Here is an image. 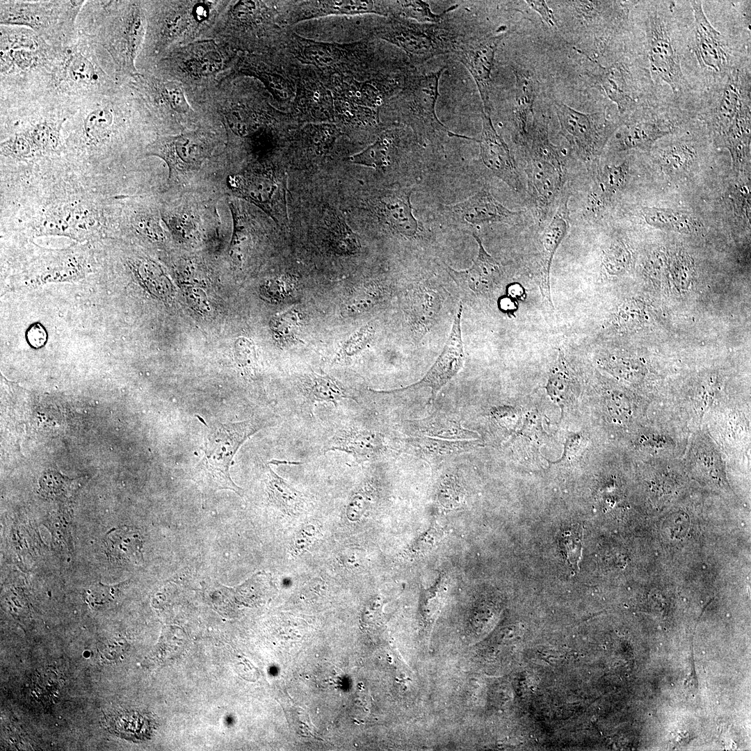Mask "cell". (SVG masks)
Masks as SVG:
<instances>
[{"mask_svg":"<svg viewBox=\"0 0 751 751\" xmlns=\"http://www.w3.org/2000/svg\"><path fill=\"white\" fill-rule=\"evenodd\" d=\"M655 88L682 104L698 108L682 69L693 10L689 1H638L631 11Z\"/></svg>","mask_w":751,"mask_h":751,"instance_id":"1","label":"cell"},{"mask_svg":"<svg viewBox=\"0 0 751 751\" xmlns=\"http://www.w3.org/2000/svg\"><path fill=\"white\" fill-rule=\"evenodd\" d=\"M689 2L693 17L682 69L694 91L701 95L751 62V31L712 18L722 31L704 13L702 1Z\"/></svg>","mask_w":751,"mask_h":751,"instance_id":"2","label":"cell"},{"mask_svg":"<svg viewBox=\"0 0 751 751\" xmlns=\"http://www.w3.org/2000/svg\"><path fill=\"white\" fill-rule=\"evenodd\" d=\"M225 0L144 1L146 31L138 58L147 71L172 50L206 39Z\"/></svg>","mask_w":751,"mask_h":751,"instance_id":"3","label":"cell"},{"mask_svg":"<svg viewBox=\"0 0 751 751\" xmlns=\"http://www.w3.org/2000/svg\"><path fill=\"white\" fill-rule=\"evenodd\" d=\"M238 52L214 39L177 48L144 71L183 84L186 95L216 85L234 64Z\"/></svg>","mask_w":751,"mask_h":751,"instance_id":"4","label":"cell"},{"mask_svg":"<svg viewBox=\"0 0 751 751\" xmlns=\"http://www.w3.org/2000/svg\"><path fill=\"white\" fill-rule=\"evenodd\" d=\"M263 427L260 421L218 424L204 436V455L191 471V478L205 490H230L241 495L242 490L232 480L229 467L239 447Z\"/></svg>","mask_w":751,"mask_h":751,"instance_id":"5","label":"cell"},{"mask_svg":"<svg viewBox=\"0 0 751 751\" xmlns=\"http://www.w3.org/2000/svg\"><path fill=\"white\" fill-rule=\"evenodd\" d=\"M126 82L162 131H185L197 122L202 123L181 83L149 72H138Z\"/></svg>","mask_w":751,"mask_h":751,"instance_id":"6","label":"cell"},{"mask_svg":"<svg viewBox=\"0 0 751 751\" xmlns=\"http://www.w3.org/2000/svg\"><path fill=\"white\" fill-rule=\"evenodd\" d=\"M696 118L697 113L693 108L673 97H662L624 117L625 121L616 134L615 149L622 151L647 148L656 140L672 134Z\"/></svg>","mask_w":751,"mask_h":751,"instance_id":"7","label":"cell"},{"mask_svg":"<svg viewBox=\"0 0 751 751\" xmlns=\"http://www.w3.org/2000/svg\"><path fill=\"white\" fill-rule=\"evenodd\" d=\"M112 13L99 39L113 59L118 79L127 81L138 72L136 60L146 31L144 1H115Z\"/></svg>","mask_w":751,"mask_h":751,"instance_id":"8","label":"cell"},{"mask_svg":"<svg viewBox=\"0 0 751 751\" xmlns=\"http://www.w3.org/2000/svg\"><path fill=\"white\" fill-rule=\"evenodd\" d=\"M751 104V62L700 95L697 118L711 128L720 143L742 108Z\"/></svg>","mask_w":751,"mask_h":751,"instance_id":"9","label":"cell"},{"mask_svg":"<svg viewBox=\"0 0 751 751\" xmlns=\"http://www.w3.org/2000/svg\"><path fill=\"white\" fill-rule=\"evenodd\" d=\"M219 140L209 128H198L175 135H158L145 147L142 156H157L169 169V179L198 170L210 158Z\"/></svg>","mask_w":751,"mask_h":751,"instance_id":"10","label":"cell"},{"mask_svg":"<svg viewBox=\"0 0 751 751\" xmlns=\"http://www.w3.org/2000/svg\"><path fill=\"white\" fill-rule=\"evenodd\" d=\"M227 186L236 197L262 209L280 226L287 223L286 176L273 168H256L231 175Z\"/></svg>","mask_w":751,"mask_h":751,"instance_id":"11","label":"cell"},{"mask_svg":"<svg viewBox=\"0 0 751 751\" xmlns=\"http://www.w3.org/2000/svg\"><path fill=\"white\" fill-rule=\"evenodd\" d=\"M444 70L407 77L401 93L406 122L429 140L439 136H456L438 120L435 113L439 81Z\"/></svg>","mask_w":751,"mask_h":751,"instance_id":"12","label":"cell"},{"mask_svg":"<svg viewBox=\"0 0 751 751\" xmlns=\"http://www.w3.org/2000/svg\"><path fill=\"white\" fill-rule=\"evenodd\" d=\"M554 104L561 132L579 154L589 159L599 153L616 125L608 115V106L583 113L559 101L555 100Z\"/></svg>","mask_w":751,"mask_h":751,"instance_id":"13","label":"cell"},{"mask_svg":"<svg viewBox=\"0 0 751 751\" xmlns=\"http://www.w3.org/2000/svg\"><path fill=\"white\" fill-rule=\"evenodd\" d=\"M384 38L401 48L414 62L421 63L434 56L453 52L460 42L449 31L436 24L414 22L398 19L389 26Z\"/></svg>","mask_w":751,"mask_h":751,"instance_id":"14","label":"cell"},{"mask_svg":"<svg viewBox=\"0 0 751 751\" xmlns=\"http://www.w3.org/2000/svg\"><path fill=\"white\" fill-rule=\"evenodd\" d=\"M83 1L1 3V24L24 25L45 34L58 19L73 25Z\"/></svg>","mask_w":751,"mask_h":751,"instance_id":"15","label":"cell"},{"mask_svg":"<svg viewBox=\"0 0 751 751\" xmlns=\"http://www.w3.org/2000/svg\"><path fill=\"white\" fill-rule=\"evenodd\" d=\"M506 33H500L469 42H460L453 54L470 72L482 99L484 113L490 115L491 72L499 45Z\"/></svg>","mask_w":751,"mask_h":751,"instance_id":"16","label":"cell"},{"mask_svg":"<svg viewBox=\"0 0 751 751\" xmlns=\"http://www.w3.org/2000/svg\"><path fill=\"white\" fill-rule=\"evenodd\" d=\"M462 306L460 305L455 314L451 330L442 352L425 376L418 382L407 387H428L431 399H434L447 382L461 369L465 354L460 328Z\"/></svg>","mask_w":751,"mask_h":751,"instance_id":"17","label":"cell"},{"mask_svg":"<svg viewBox=\"0 0 751 751\" xmlns=\"http://www.w3.org/2000/svg\"><path fill=\"white\" fill-rule=\"evenodd\" d=\"M444 208L456 222L469 225L513 223L519 215V213L511 211L505 207L485 188L465 201L445 206Z\"/></svg>","mask_w":751,"mask_h":751,"instance_id":"18","label":"cell"},{"mask_svg":"<svg viewBox=\"0 0 751 751\" xmlns=\"http://www.w3.org/2000/svg\"><path fill=\"white\" fill-rule=\"evenodd\" d=\"M480 145L481 156L485 165L510 187L519 191V177L509 149L496 131L490 115L483 113Z\"/></svg>","mask_w":751,"mask_h":751,"instance_id":"19","label":"cell"},{"mask_svg":"<svg viewBox=\"0 0 751 751\" xmlns=\"http://www.w3.org/2000/svg\"><path fill=\"white\" fill-rule=\"evenodd\" d=\"M567 200L560 201L551 221L544 230L541 239V269L540 286L543 302L549 310L554 309L550 294L549 271L554 255L565 237L569 223Z\"/></svg>","mask_w":751,"mask_h":751,"instance_id":"20","label":"cell"},{"mask_svg":"<svg viewBox=\"0 0 751 751\" xmlns=\"http://www.w3.org/2000/svg\"><path fill=\"white\" fill-rule=\"evenodd\" d=\"M382 436L376 432L355 428L337 430L325 446V451H339L347 453L357 460L373 459L385 449Z\"/></svg>","mask_w":751,"mask_h":751,"instance_id":"21","label":"cell"},{"mask_svg":"<svg viewBox=\"0 0 751 751\" xmlns=\"http://www.w3.org/2000/svg\"><path fill=\"white\" fill-rule=\"evenodd\" d=\"M478 245V255L472 266L464 270L458 271L448 267L451 277L461 286H465L474 293L489 292L501 277L499 263L485 250L480 237L473 233Z\"/></svg>","mask_w":751,"mask_h":751,"instance_id":"22","label":"cell"},{"mask_svg":"<svg viewBox=\"0 0 751 751\" xmlns=\"http://www.w3.org/2000/svg\"><path fill=\"white\" fill-rule=\"evenodd\" d=\"M412 190L398 188L389 191L381 199V209L387 224L405 236H412L418 223L412 214L410 196Z\"/></svg>","mask_w":751,"mask_h":751,"instance_id":"23","label":"cell"},{"mask_svg":"<svg viewBox=\"0 0 751 751\" xmlns=\"http://www.w3.org/2000/svg\"><path fill=\"white\" fill-rule=\"evenodd\" d=\"M143 543L140 531L126 526L111 530L105 535L104 540L107 556L113 561L121 565L142 562Z\"/></svg>","mask_w":751,"mask_h":751,"instance_id":"24","label":"cell"},{"mask_svg":"<svg viewBox=\"0 0 751 751\" xmlns=\"http://www.w3.org/2000/svg\"><path fill=\"white\" fill-rule=\"evenodd\" d=\"M301 385L302 393L309 403L328 402L337 405L342 399L352 398L340 382L328 375L306 374L301 379Z\"/></svg>","mask_w":751,"mask_h":751,"instance_id":"25","label":"cell"},{"mask_svg":"<svg viewBox=\"0 0 751 751\" xmlns=\"http://www.w3.org/2000/svg\"><path fill=\"white\" fill-rule=\"evenodd\" d=\"M63 79L74 86L91 88L102 81V73L97 65L81 52L70 54L63 66Z\"/></svg>","mask_w":751,"mask_h":751,"instance_id":"26","label":"cell"},{"mask_svg":"<svg viewBox=\"0 0 751 751\" xmlns=\"http://www.w3.org/2000/svg\"><path fill=\"white\" fill-rule=\"evenodd\" d=\"M66 118L56 121L45 120L24 131L38 155L56 152L60 148V130Z\"/></svg>","mask_w":751,"mask_h":751,"instance_id":"27","label":"cell"},{"mask_svg":"<svg viewBox=\"0 0 751 751\" xmlns=\"http://www.w3.org/2000/svg\"><path fill=\"white\" fill-rule=\"evenodd\" d=\"M515 115L522 131H525L528 117L533 112L535 99V80L529 71H515Z\"/></svg>","mask_w":751,"mask_h":751,"instance_id":"28","label":"cell"},{"mask_svg":"<svg viewBox=\"0 0 751 751\" xmlns=\"http://www.w3.org/2000/svg\"><path fill=\"white\" fill-rule=\"evenodd\" d=\"M414 427L423 435L444 439L463 440L474 437L472 432L447 417H430L414 423Z\"/></svg>","mask_w":751,"mask_h":751,"instance_id":"29","label":"cell"},{"mask_svg":"<svg viewBox=\"0 0 751 751\" xmlns=\"http://www.w3.org/2000/svg\"><path fill=\"white\" fill-rule=\"evenodd\" d=\"M81 483L80 478H70L55 470H48L40 478V492L47 499L65 500L76 493Z\"/></svg>","mask_w":751,"mask_h":751,"instance_id":"30","label":"cell"},{"mask_svg":"<svg viewBox=\"0 0 751 751\" xmlns=\"http://www.w3.org/2000/svg\"><path fill=\"white\" fill-rule=\"evenodd\" d=\"M268 467L267 487L270 501L282 510L294 512L302 502L300 493Z\"/></svg>","mask_w":751,"mask_h":751,"instance_id":"31","label":"cell"},{"mask_svg":"<svg viewBox=\"0 0 751 751\" xmlns=\"http://www.w3.org/2000/svg\"><path fill=\"white\" fill-rule=\"evenodd\" d=\"M410 449L417 453L433 457H444L462 452L470 444L462 441H446L428 437H415L406 440Z\"/></svg>","mask_w":751,"mask_h":751,"instance_id":"32","label":"cell"},{"mask_svg":"<svg viewBox=\"0 0 751 751\" xmlns=\"http://www.w3.org/2000/svg\"><path fill=\"white\" fill-rule=\"evenodd\" d=\"M647 222L661 228L681 232H693L698 227V223L686 213L662 209H647L645 211Z\"/></svg>","mask_w":751,"mask_h":751,"instance_id":"33","label":"cell"},{"mask_svg":"<svg viewBox=\"0 0 751 751\" xmlns=\"http://www.w3.org/2000/svg\"><path fill=\"white\" fill-rule=\"evenodd\" d=\"M114 114L108 108H97L90 111L83 120V129L86 139L91 143H103L112 134Z\"/></svg>","mask_w":751,"mask_h":751,"instance_id":"34","label":"cell"},{"mask_svg":"<svg viewBox=\"0 0 751 751\" xmlns=\"http://www.w3.org/2000/svg\"><path fill=\"white\" fill-rule=\"evenodd\" d=\"M458 6H452L438 15L432 12L429 4L423 1H394V8L398 17L406 19H414L423 24H437L444 14L455 9Z\"/></svg>","mask_w":751,"mask_h":751,"instance_id":"35","label":"cell"},{"mask_svg":"<svg viewBox=\"0 0 751 751\" xmlns=\"http://www.w3.org/2000/svg\"><path fill=\"white\" fill-rule=\"evenodd\" d=\"M167 227L176 236L183 239L193 236L198 226V219L191 211L179 209L161 215Z\"/></svg>","mask_w":751,"mask_h":751,"instance_id":"36","label":"cell"},{"mask_svg":"<svg viewBox=\"0 0 751 751\" xmlns=\"http://www.w3.org/2000/svg\"><path fill=\"white\" fill-rule=\"evenodd\" d=\"M1 155L12 159L25 160L37 156V153L24 131L17 133L1 142Z\"/></svg>","mask_w":751,"mask_h":751,"instance_id":"37","label":"cell"},{"mask_svg":"<svg viewBox=\"0 0 751 751\" xmlns=\"http://www.w3.org/2000/svg\"><path fill=\"white\" fill-rule=\"evenodd\" d=\"M560 546L570 567L574 571L579 570L582 554L581 529L574 527L565 531L560 540Z\"/></svg>","mask_w":751,"mask_h":751,"instance_id":"38","label":"cell"},{"mask_svg":"<svg viewBox=\"0 0 751 751\" xmlns=\"http://www.w3.org/2000/svg\"><path fill=\"white\" fill-rule=\"evenodd\" d=\"M121 586L122 584L108 586L102 583L94 585L86 590V601L95 610L104 609L115 600Z\"/></svg>","mask_w":751,"mask_h":751,"instance_id":"39","label":"cell"},{"mask_svg":"<svg viewBox=\"0 0 751 751\" xmlns=\"http://www.w3.org/2000/svg\"><path fill=\"white\" fill-rule=\"evenodd\" d=\"M391 140L384 139L382 141L376 143L368 150L359 154L351 156L350 161L359 164H363L371 167H378L385 165L386 159L389 158L387 152V145Z\"/></svg>","mask_w":751,"mask_h":751,"instance_id":"40","label":"cell"},{"mask_svg":"<svg viewBox=\"0 0 751 751\" xmlns=\"http://www.w3.org/2000/svg\"><path fill=\"white\" fill-rule=\"evenodd\" d=\"M131 225L138 234L151 239L159 241L164 237L159 219L152 214L138 213L133 218Z\"/></svg>","mask_w":751,"mask_h":751,"instance_id":"41","label":"cell"},{"mask_svg":"<svg viewBox=\"0 0 751 751\" xmlns=\"http://www.w3.org/2000/svg\"><path fill=\"white\" fill-rule=\"evenodd\" d=\"M298 316L295 310H289L277 316L272 321V330L279 338L286 339L293 337L298 328Z\"/></svg>","mask_w":751,"mask_h":751,"instance_id":"42","label":"cell"},{"mask_svg":"<svg viewBox=\"0 0 751 751\" xmlns=\"http://www.w3.org/2000/svg\"><path fill=\"white\" fill-rule=\"evenodd\" d=\"M31 48H13L7 55L1 54L3 58H7L16 67L22 70H28L36 66L39 62V56Z\"/></svg>","mask_w":751,"mask_h":751,"instance_id":"43","label":"cell"},{"mask_svg":"<svg viewBox=\"0 0 751 751\" xmlns=\"http://www.w3.org/2000/svg\"><path fill=\"white\" fill-rule=\"evenodd\" d=\"M33 694L41 700H51L58 693V683L51 675L47 673L38 675L33 681Z\"/></svg>","mask_w":751,"mask_h":751,"instance_id":"44","label":"cell"},{"mask_svg":"<svg viewBox=\"0 0 751 751\" xmlns=\"http://www.w3.org/2000/svg\"><path fill=\"white\" fill-rule=\"evenodd\" d=\"M371 336L369 327H365L350 337L343 345L339 357H351L360 352L368 343Z\"/></svg>","mask_w":751,"mask_h":751,"instance_id":"45","label":"cell"},{"mask_svg":"<svg viewBox=\"0 0 751 751\" xmlns=\"http://www.w3.org/2000/svg\"><path fill=\"white\" fill-rule=\"evenodd\" d=\"M235 351L238 360L244 367L251 369L255 364V350L253 343L247 338H239L235 343Z\"/></svg>","mask_w":751,"mask_h":751,"instance_id":"46","label":"cell"},{"mask_svg":"<svg viewBox=\"0 0 751 751\" xmlns=\"http://www.w3.org/2000/svg\"><path fill=\"white\" fill-rule=\"evenodd\" d=\"M442 532L433 528L422 535L409 550L410 556L421 555L433 548L442 538Z\"/></svg>","mask_w":751,"mask_h":751,"instance_id":"47","label":"cell"},{"mask_svg":"<svg viewBox=\"0 0 751 751\" xmlns=\"http://www.w3.org/2000/svg\"><path fill=\"white\" fill-rule=\"evenodd\" d=\"M369 504L366 494L357 493L355 494L349 501L347 507V515L349 518H358L365 511Z\"/></svg>","mask_w":751,"mask_h":751,"instance_id":"48","label":"cell"},{"mask_svg":"<svg viewBox=\"0 0 751 751\" xmlns=\"http://www.w3.org/2000/svg\"><path fill=\"white\" fill-rule=\"evenodd\" d=\"M461 488L455 483L453 481H448L443 485L440 492V499L444 503L450 504L453 503L454 500H457L461 498Z\"/></svg>","mask_w":751,"mask_h":751,"instance_id":"49","label":"cell"},{"mask_svg":"<svg viewBox=\"0 0 751 751\" xmlns=\"http://www.w3.org/2000/svg\"><path fill=\"white\" fill-rule=\"evenodd\" d=\"M526 2L531 8L540 14L542 19H544L546 22L551 26H554L552 13L544 1H526Z\"/></svg>","mask_w":751,"mask_h":751,"instance_id":"50","label":"cell"},{"mask_svg":"<svg viewBox=\"0 0 751 751\" xmlns=\"http://www.w3.org/2000/svg\"><path fill=\"white\" fill-rule=\"evenodd\" d=\"M120 648V645L118 641H106L99 647V652L103 658L112 660L118 656Z\"/></svg>","mask_w":751,"mask_h":751,"instance_id":"51","label":"cell"},{"mask_svg":"<svg viewBox=\"0 0 751 751\" xmlns=\"http://www.w3.org/2000/svg\"><path fill=\"white\" fill-rule=\"evenodd\" d=\"M28 339L33 346H41L46 339L44 329L38 325L32 327L28 332Z\"/></svg>","mask_w":751,"mask_h":751,"instance_id":"52","label":"cell"},{"mask_svg":"<svg viewBox=\"0 0 751 751\" xmlns=\"http://www.w3.org/2000/svg\"><path fill=\"white\" fill-rule=\"evenodd\" d=\"M312 537V535H305V528L299 531L295 538V547L297 551L304 550L311 543Z\"/></svg>","mask_w":751,"mask_h":751,"instance_id":"53","label":"cell"},{"mask_svg":"<svg viewBox=\"0 0 751 751\" xmlns=\"http://www.w3.org/2000/svg\"><path fill=\"white\" fill-rule=\"evenodd\" d=\"M355 95L357 97H361V92L360 91H357V92H355Z\"/></svg>","mask_w":751,"mask_h":751,"instance_id":"54","label":"cell"},{"mask_svg":"<svg viewBox=\"0 0 751 751\" xmlns=\"http://www.w3.org/2000/svg\"><path fill=\"white\" fill-rule=\"evenodd\" d=\"M283 96H284V97L286 98V97H288V94L286 92H283Z\"/></svg>","mask_w":751,"mask_h":751,"instance_id":"55","label":"cell"},{"mask_svg":"<svg viewBox=\"0 0 751 751\" xmlns=\"http://www.w3.org/2000/svg\"><path fill=\"white\" fill-rule=\"evenodd\" d=\"M319 97L318 92H315L314 97Z\"/></svg>","mask_w":751,"mask_h":751,"instance_id":"56","label":"cell"},{"mask_svg":"<svg viewBox=\"0 0 751 751\" xmlns=\"http://www.w3.org/2000/svg\"><path fill=\"white\" fill-rule=\"evenodd\" d=\"M345 106H346V107H349V106H350V105H349V103H348V102H346V103H345Z\"/></svg>","mask_w":751,"mask_h":751,"instance_id":"57","label":"cell"},{"mask_svg":"<svg viewBox=\"0 0 751 751\" xmlns=\"http://www.w3.org/2000/svg\"><path fill=\"white\" fill-rule=\"evenodd\" d=\"M346 113V115L347 116H349V115H350V113H349L348 111H346V113Z\"/></svg>","mask_w":751,"mask_h":751,"instance_id":"58","label":"cell"},{"mask_svg":"<svg viewBox=\"0 0 751 751\" xmlns=\"http://www.w3.org/2000/svg\"><path fill=\"white\" fill-rule=\"evenodd\" d=\"M300 102H301V103H304V99H300Z\"/></svg>","mask_w":751,"mask_h":751,"instance_id":"59","label":"cell"},{"mask_svg":"<svg viewBox=\"0 0 751 751\" xmlns=\"http://www.w3.org/2000/svg\"><path fill=\"white\" fill-rule=\"evenodd\" d=\"M296 112H298V113L299 112V110L298 108H296Z\"/></svg>","mask_w":751,"mask_h":751,"instance_id":"60","label":"cell"}]
</instances>
